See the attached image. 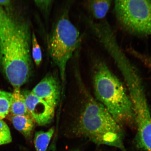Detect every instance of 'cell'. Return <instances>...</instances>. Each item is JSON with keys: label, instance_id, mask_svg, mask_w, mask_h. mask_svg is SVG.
<instances>
[{"label": "cell", "instance_id": "cell-9", "mask_svg": "<svg viewBox=\"0 0 151 151\" xmlns=\"http://www.w3.org/2000/svg\"><path fill=\"white\" fill-rule=\"evenodd\" d=\"M10 119L15 128L24 137L28 139L31 137L35 122L31 117L11 116Z\"/></svg>", "mask_w": 151, "mask_h": 151}, {"label": "cell", "instance_id": "cell-12", "mask_svg": "<svg viewBox=\"0 0 151 151\" xmlns=\"http://www.w3.org/2000/svg\"><path fill=\"white\" fill-rule=\"evenodd\" d=\"M31 56L35 65L39 67L42 61V52L37 37L33 32L32 35Z\"/></svg>", "mask_w": 151, "mask_h": 151}, {"label": "cell", "instance_id": "cell-13", "mask_svg": "<svg viewBox=\"0 0 151 151\" xmlns=\"http://www.w3.org/2000/svg\"><path fill=\"white\" fill-rule=\"evenodd\" d=\"M10 129L6 123L0 120V145L8 144L12 142Z\"/></svg>", "mask_w": 151, "mask_h": 151}, {"label": "cell", "instance_id": "cell-3", "mask_svg": "<svg viewBox=\"0 0 151 151\" xmlns=\"http://www.w3.org/2000/svg\"><path fill=\"white\" fill-rule=\"evenodd\" d=\"M87 98L76 127V134L97 145L126 151L121 126L97 100L90 96Z\"/></svg>", "mask_w": 151, "mask_h": 151}, {"label": "cell", "instance_id": "cell-11", "mask_svg": "<svg viewBox=\"0 0 151 151\" xmlns=\"http://www.w3.org/2000/svg\"><path fill=\"white\" fill-rule=\"evenodd\" d=\"M12 93L0 91V120L3 119L9 114Z\"/></svg>", "mask_w": 151, "mask_h": 151}, {"label": "cell", "instance_id": "cell-1", "mask_svg": "<svg viewBox=\"0 0 151 151\" xmlns=\"http://www.w3.org/2000/svg\"><path fill=\"white\" fill-rule=\"evenodd\" d=\"M29 23L8 16L0 25V65L14 89H20L32 71Z\"/></svg>", "mask_w": 151, "mask_h": 151}, {"label": "cell", "instance_id": "cell-4", "mask_svg": "<svg viewBox=\"0 0 151 151\" xmlns=\"http://www.w3.org/2000/svg\"><path fill=\"white\" fill-rule=\"evenodd\" d=\"M81 41L80 32L70 19L69 11H64L52 28L48 39L49 54L59 70L62 82L65 79L68 62Z\"/></svg>", "mask_w": 151, "mask_h": 151}, {"label": "cell", "instance_id": "cell-18", "mask_svg": "<svg viewBox=\"0 0 151 151\" xmlns=\"http://www.w3.org/2000/svg\"><path fill=\"white\" fill-rule=\"evenodd\" d=\"M72 151H79L78 150H75Z\"/></svg>", "mask_w": 151, "mask_h": 151}, {"label": "cell", "instance_id": "cell-7", "mask_svg": "<svg viewBox=\"0 0 151 151\" xmlns=\"http://www.w3.org/2000/svg\"><path fill=\"white\" fill-rule=\"evenodd\" d=\"M34 95L55 109L60 97L59 81L53 73L47 74L31 91Z\"/></svg>", "mask_w": 151, "mask_h": 151}, {"label": "cell", "instance_id": "cell-10", "mask_svg": "<svg viewBox=\"0 0 151 151\" xmlns=\"http://www.w3.org/2000/svg\"><path fill=\"white\" fill-rule=\"evenodd\" d=\"M9 113L11 116L31 117L26 107L24 98L20 89H14Z\"/></svg>", "mask_w": 151, "mask_h": 151}, {"label": "cell", "instance_id": "cell-14", "mask_svg": "<svg viewBox=\"0 0 151 151\" xmlns=\"http://www.w3.org/2000/svg\"><path fill=\"white\" fill-rule=\"evenodd\" d=\"M50 139L44 135L38 136L34 138V144L36 151H46Z\"/></svg>", "mask_w": 151, "mask_h": 151}, {"label": "cell", "instance_id": "cell-15", "mask_svg": "<svg viewBox=\"0 0 151 151\" xmlns=\"http://www.w3.org/2000/svg\"><path fill=\"white\" fill-rule=\"evenodd\" d=\"M53 2L52 1H36L35 3L43 14L47 15L50 12Z\"/></svg>", "mask_w": 151, "mask_h": 151}, {"label": "cell", "instance_id": "cell-16", "mask_svg": "<svg viewBox=\"0 0 151 151\" xmlns=\"http://www.w3.org/2000/svg\"><path fill=\"white\" fill-rule=\"evenodd\" d=\"M8 16L0 6V25L6 19Z\"/></svg>", "mask_w": 151, "mask_h": 151}, {"label": "cell", "instance_id": "cell-2", "mask_svg": "<svg viewBox=\"0 0 151 151\" xmlns=\"http://www.w3.org/2000/svg\"><path fill=\"white\" fill-rule=\"evenodd\" d=\"M92 81L96 99L121 126L135 124L133 104L127 91L106 63L98 60L94 64Z\"/></svg>", "mask_w": 151, "mask_h": 151}, {"label": "cell", "instance_id": "cell-17", "mask_svg": "<svg viewBox=\"0 0 151 151\" xmlns=\"http://www.w3.org/2000/svg\"><path fill=\"white\" fill-rule=\"evenodd\" d=\"M9 1H0V5H7L9 4Z\"/></svg>", "mask_w": 151, "mask_h": 151}, {"label": "cell", "instance_id": "cell-6", "mask_svg": "<svg viewBox=\"0 0 151 151\" xmlns=\"http://www.w3.org/2000/svg\"><path fill=\"white\" fill-rule=\"evenodd\" d=\"M26 107L35 122L39 126L47 125L53 118L55 109L50 106L29 91L22 92Z\"/></svg>", "mask_w": 151, "mask_h": 151}, {"label": "cell", "instance_id": "cell-8", "mask_svg": "<svg viewBox=\"0 0 151 151\" xmlns=\"http://www.w3.org/2000/svg\"><path fill=\"white\" fill-rule=\"evenodd\" d=\"M112 1L110 0L88 1L87 7L90 14L96 20H104L110 9Z\"/></svg>", "mask_w": 151, "mask_h": 151}, {"label": "cell", "instance_id": "cell-5", "mask_svg": "<svg viewBox=\"0 0 151 151\" xmlns=\"http://www.w3.org/2000/svg\"><path fill=\"white\" fill-rule=\"evenodd\" d=\"M114 9L119 24L127 32L151 37V1H116Z\"/></svg>", "mask_w": 151, "mask_h": 151}]
</instances>
